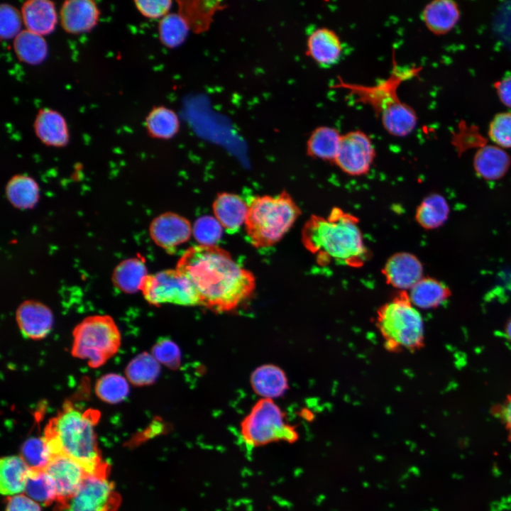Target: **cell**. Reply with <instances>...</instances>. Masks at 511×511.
<instances>
[{
  "label": "cell",
  "mask_w": 511,
  "mask_h": 511,
  "mask_svg": "<svg viewBox=\"0 0 511 511\" xmlns=\"http://www.w3.org/2000/svg\"><path fill=\"white\" fill-rule=\"evenodd\" d=\"M175 269L190 281L202 306L216 312L236 309L256 288L253 274L216 245L189 247Z\"/></svg>",
  "instance_id": "cell-1"
},
{
  "label": "cell",
  "mask_w": 511,
  "mask_h": 511,
  "mask_svg": "<svg viewBox=\"0 0 511 511\" xmlns=\"http://www.w3.org/2000/svg\"><path fill=\"white\" fill-rule=\"evenodd\" d=\"M358 223L356 216L338 207L332 209L326 217L312 215L302 230V244L322 265L334 261L361 267L368 252Z\"/></svg>",
  "instance_id": "cell-2"
},
{
  "label": "cell",
  "mask_w": 511,
  "mask_h": 511,
  "mask_svg": "<svg viewBox=\"0 0 511 511\" xmlns=\"http://www.w3.org/2000/svg\"><path fill=\"white\" fill-rule=\"evenodd\" d=\"M97 410L82 411L70 400L45 427L43 439L51 456H65L82 464L89 474L108 476V464L102 461L95 426Z\"/></svg>",
  "instance_id": "cell-3"
},
{
  "label": "cell",
  "mask_w": 511,
  "mask_h": 511,
  "mask_svg": "<svg viewBox=\"0 0 511 511\" xmlns=\"http://www.w3.org/2000/svg\"><path fill=\"white\" fill-rule=\"evenodd\" d=\"M245 229L256 248L272 247L294 225L301 209L285 190L275 196H255L250 200Z\"/></svg>",
  "instance_id": "cell-4"
},
{
  "label": "cell",
  "mask_w": 511,
  "mask_h": 511,
  "mask_svg": "<svg viewBox=\"0 0 511 511\" xmlns=\"http://www.w3.org/2000/svg\"><path fill=\"white\" fill-rule=\"evenodd\" d=\"M375 325L390 352H414L424 346L423 319L406 291L378 308Z\"/></svg>",
  "instance_id": "cell-5"
},
{
  "label": "cell",
  "mask_w": 511,
  "mask_h": 511,
  "mask_svg": "<svg viewBox=\"0 0 511 511\" xmlns=\"http://www.w3.org/2000/svg\"><path fill=\"white\" fill-rule=\"evenodd\" d=\"M72 354L99 368L114 356L121 345V334L114 319L108 315L84 319L73 330Z\"/></svg>",
  "instance_id": "cell-6"
},
{
  "label": "cell",
  "mask_w": 511,
  "mask_h": 511,
  "mask_svg": "<svg viewBox=\"0 0 511 511\" xmlns=\"http://www.w3.org/2000/svg\"><path fill=\"white\" fill-rule=\"evenodd\" d=\"M240 434L251 448L278 441L294 443L299 438L295 427L287 422L285 413L268 398L260 399L254 405L241 422Z\"/></svg>",
  "instance_id": "cell-7"
},
{
  "label": "cell",
  "mask_w": 511,
  "mask_h": 511,
  "mask_svg": "<svg viewBox=\"0 0 511 511\" xmlns=\"http://www.w3.org/2000/svg\"><path fill=\"white\" fill-rule=\"evenodd\" d=\"M141 291L150 304H174L202 306L200 298L190 281L176 269H168L148 275Z\"/></svg>",
  "instance_id": "cell-8"
},
{
  "label": "cell",
  "mask_w": 511,
  "mask_h": 511,
  "mask_svg": "<svg viewBox=\"0 0 511 511\" xmlns=\"http://www.w3.org/2000/svg\"><path fill=\"white\" fill-rule=\"evenodd\" d=\"M107 476L89 474L72 496L56 502L54 511H116L121 499Z\"/></svg>",
  "instance_id": "cell-9"
},
{
  "label": "cell",
  "mask_w": 511,
  "mask_h": 511,
  "mask_svg": "<svg viewBox=\"0 0 511 511\" xmlns=\"http://www.w3.org/2000/svg\"><path fill=\"white\" fill-rule=\"evenodd\" d=\"M375 155V148L368 136L355 130L341 136L334 163L346 174L361 176L370 170Z\"/></svg>",
  "instance_id": "cell-10"
},
{
  "label": "cell",
  "mask_w": 511,
  "mask_h": 511,
  "mask_svg": "<svg viewBox=\"0 0 511 511\" xmlns=\"http://www.w3.org/2000/svg\"><path fill=\"white\" fill-rule=\"evenodd\" d=\"M192 233L190 222L173 212L163 213L151 221L149 233L153 241L169 253L187 242Z\"/></svg>",
  "instance_id": "cell-11"
},
{
  "label": "cell",
  "mask_w": 511,
  "mask_h": 511,
  "mask_svg": "<svg viewBox=\"0 0 511 511\" xmlns=\"http://www.w3.org/2000/svg\"><path fill=\"white\" fill-rule=\"evenodd\" d=\"M45 470L55 483L56 502L72 496L89 474L82 464L65 456L52 457Z\"/></svg>",
  "instance_id": "cell-12"
},
{
  "label": "cell",
  "mask_w": 511,
  "mask_h": 511,
  "mask_svg": "<svg viewBox=\"0 0 511 511\" xmlns=\"http://www.w3.org/2000/svg\"><path fill=\"white\" fill-rule=\"evenodd\" d=\"M414 72H393L387 79L375 86H361L342 82L345 88L358 97V100L371 106L376 114H379L395 102L400 100L397 89L400 82Z\"/></svg>",
  "instance_id": "cell-13"
},
{
  "label": "cell",
  "mask_w": 511,
  "mask_h": 511,
  "mask_svg": "<svg viewBox=\"0 0 511 511\" xmlns=\"http://www.w3.org/2000/svg\"><path fill=\"white\" fill-rule=\"evenodd\" d=\"M382 273L387 284L406 291L423 278V265L414 254L398 252L387 260Z\"/></svg>",
  "instance_id": "cell-14"
},
{
  "label": "cell",
  "mask_w": 511,
  "mask_h": 511,
  "mask_svg": "<svg viewBox=\"0 0 511 511\" xmlns=\"http://www.w3.org/2000/svg\"><path fill=\"white\" fill-rule=\"evenodd\" d=\"M16 318L22 334L32 340L44 339L53 325V314L50 309L35 300L22 302L16 310Z\"/></svg>",
  "instance_id": "cell-15"
},
{
  "label": "cell",
  "mask_w": 511,
  "mask_h": 511,
  "mask_svg": "<svg viewBox=\"0 0 511 511\" xmlns=\"http://www.w3.org/2000/svg\"><path fill=\"white\" fill-rule=\"evenodd\" d=\"M60 21L67 33L77 34L93 28L98 21L99 11L90 0H69L62 5Z\"/></svg>",
  "instance_id": "cell-16"
},
{
  "label": "cell",
  "mask_w": 511,
  "mask_h": 511,
  "mask_svg": "<svg viewBox=\"0 0 511 511\" xmlns=\"http://www.w3.org/2000/svg\"><path fill=\"white\" fill-rule=\"evenodd\" d=\"M342 45L331 29L322 27L314 30L307 38V54L323 66L335 64L340 59Z\"/></svg>",
  "instance_id": "cell-17"
},
{
  "label": "cell",
  "mask_w": 511,
  "mask_h": 511,
  "mask_svg": "<svg viewBox=\"0 0 511 511\" xmlns=\"http://www.w3.org/2000/svg\"><path fill=\"white\" fill-rule=\"evenodd\" d=\"M212 208L214 217L223 229L234 233L245 224L248 204L238 194L222 192L216 195Z\"/></svg>",
  "instance_id": "cell-18"
},
{
  "label": "cell",
  "mask_w": 511,
  "mask_h": 511,
  "mask_svg": "<svg viewBox=\"0 0 511 511\" xmlns=\"http://www.w3.org/2000/svg\"><path fill=\"white\" fill-rule=\"evenodd\" d=\"M511 158L498 145H485L478 148L473 158L477 175L486 180L501 179L509 170Z\"/></svg>",
  "instance_id": "cell-19"
},
{
  "label": "cell",
  "mask_w": 511,
  "mask_h": 511,
  "mask_svg": "<svg viewBox=\"0 0 511 511\" xmlns=\"http://www.w3.org/2000/svg\"><path fill=\"white\" fill-rule=\"evenodd\" d=\"M461 16L456 2L451 0H434L422 10V19L427 28L435 35H444L457 24Z\"/></svg>",
  "instance_id": "cell-20"
},
{
  "label": "cell",
  "mask_w": 511,
  "mask_h": 511,
  "mask_svg": "<svg viewBox=\"0 0 511 511\" xmlns=\"http://www.w3.org/2000/svg\"><path fill=\"white\" fill-rule=\"evenodd\" d=\"M21 16L26 30L38 35L52 33L57 23L54 4L48 0H30L21 8Z\"/></svg>",
  "instance_id": "cell-21"
},
{
  "label": "cell",
  "mask_w": 511,
  "mask_h": 511,
  "mask_svg": "<svg viewBox=\"0 0 511 511\" xmlns=\"http://www.w3.org/2000/svg\"><path fill=\"white\" fill-rule=\"evenodd\" d=\"M38 138L47 145L62 147L68 142V130L63 116L56 111L43 109L34 123Z\"/></svg>",
  "instance_id": "cell-22"
},
{
  "label": "cell",
  "mask_w": 511,
  "mask_h": 511,
  "mask_svg": "<svg viewBox=\"0 0 511 511\" xmlns=\"http://www.w3.org/2000/svg\"><path fill=\"white\" fill-rule=\"evenodd\" d=\"M251 384L256 393L268 399L281 397L288 389L285 372L273 364L257 368L251 374Z\"/></svg>",
  "instance_id": "cell-23"
},
{
  "label": "cell",
  "mask_w": 511,
  "mask_h": 511,
  "mask_svg": "<svg viewBox=\"0 0 511 511\" xmlns=\"http://www.w3.org/2000/svg\"><path fill=\"white\" fill-rule=\"evenodd\" d=\"M451 296V289L445 283L429 277H423L409 293L412 304L423 309L437 308Z\"/></svg>",
  "instance_id": "cell-24"
},
{
  "label": "cell",
  "mask_w": 511,
  "mask_h": 511,
  "mask_svg": "<svg viewBox=\"0 0 511 511\" xmlns=\"http://www.w3.org/2000/svg\"><path fill=\"white\" fill-rule=\"evenodd\" d=\"M30 467L20 456H9L0 461V490L9 496L24 493Z\"/></svg>",
  "instance_id": "cell-25"
},
{
  "label": "cell",
  "mask_w": 511,
  "mask_h": 511,
  "mask_svg": "<svg viewBox=\"0 0 511 511\" xmlns=\"http://www.w3.org/2000/svg\"><path fill=\"white\" fill-rule=\"evenodd\" d=\"M385 130L393 136L404 137L411 133L417 124L415 111L399 100L379 115Z\"/></svg>",
  "instance_id": "cell-26"
},
{
  "label": "cell",
  "mask_w": 511,
  "mask_h": 511,
  "mask_svg": "<svg viewBox=\"0 0 511 511\" xmlns=\"http://www.w3.org/2000/svg\"><path fill=\"white\" fill-rule=\"evenodd\" d=\"M148 275L144 260L141 258L133 257L121 261L115 267L111 279L117 289L132 294L141 290Z\"/></svg>",
  "instance_id": "cell-27"
},
{
  "label": "cell",
  "mask_w": 511,
  "mask_h": 511,
  "mask_svg": "<svg viewBox=\"0 0 511 511\" xmlns=\"http://www.w3.org/2000/svg\"><path fill=\"white\" fill-rule=\"evenodd\" d=\"M341 136L333 127L322 126L312 131L307 141V153L309 156L334 162Z\"/></svg>",
  "instance_id": "cell-28"
},
{
  "label": "cell",
  "mask_w": 511,
  "mask_h": 511,
  "mask_svg": "<svg viewBox=\"0 0 511 511\" xmlns=\"http://www.w3.org/2000/svg\"><path fill=\"white\" fill-rule=\"evenodd\" d=\"M449 206L444 197L439 193H432L420 202L414 217L421 227L432 230L444 224L449 218Z\"/></svg>",
  "instance_id": "cell-29"
},
{
  "label": "cell",
  "mask_w": 511,
  "mask_h": 511,
  "mask_svg": "<svg viewBox=\"0 0 511 511\" xmlns=\"http://www.w3.org/2000/svg\"><path fill=\"white\" fill-rule=\"evenodd\" d=\"M6 197L19 209L33 208L40 198V189L35 180L26 175L13 176L6 185Z\"/></svg>",
  "instance_id": "cell-30"
},
{
  "label": "cell",
  "mask_w": 511,
  "mask_h": 511,
  "mask_svg": "<svg viewBox=\"0 0 511 511\" xmlns=\"http://www.w3.org/2000/svg\"><path fill=\"white\" fill-rule=\"evenodd\" d=\"M160 373V366L151 353L143 352L135 356L125 368L128 382L135 386L153 384Z\"/></svg>",
  "instance_id": "cell-31"
},
{
  "label": "cell",
  "mask_w": 511,
  "mask_h": 511,
  "mask_svg": "<svg viewBox=\"0 0 511 511\" xmlns=\"http://www.w3.org/2000/svg\"><path fill=\"white\" fill-rule=\"evenodd\" d=\"M13 48L18 58L30 65L40 64L48 54L43 36L28 30L21 31L14 38Z\"/></svg>",
  "instance_id": "cell-32"
},
{
  "label": "cell",
  "mask_w": 511,
  "mask_h": 511,
  "mask_svg": "<svg viewBox=\"0 0 511 511\" xmlns=\"http://www.w3.org/2000/svg\"><path fill=\"white\" fill-rule=\"evenodd\" d=\"M24 493L40 505L48 506L57 500L55 483L45 469L30 468Z\"/></svg>",
  "instance_id": "cell-33"
},
{
  "label": "cell",
  "mask_w": 511,
  "mask_h": 511,
  "mask_svg": "<svg viewBox=\"0 0 511 511\" xmlns=\"http://www.w3.org/2000/svg\"><path fill=\"white\" fill-rule=\"evenodd\" d=\"M145 125L149 134L153 137L169 139L178 132L180 121L176 113L172 109L158 106L148 114Z\"/></svg>",
  "instance_id": "cell-34"
},
{
  "label": "cell",
  "mask_w": 511,
  "mask_h": 511,
  "mask_svg": "<svg viewBox=\"0 0 511 511\" xmlns=\"http://www.w3.org/2000/svg\"><path fill=\"white\" fill-rule=\"evenodd\" d=\"M180 13L186 19L190 28L197 31L207 29L211 18L220 6L217 1H181Z\"/></svg>",
  "instance_id": "cell-35"
},
{
  "label": "cell",
  "mask_w": 511,
  "mask_h": 511,
  "mask_svg": "<svg viewBox=\"0 0 511 511\" xmlns=\"http://www.w3.org/2000/svg\"><path fill=\"white\" fill-rule=\"evenodd\" d=\"M190 27L179 13H168L161 18L158 26L159 38L167 48H173L184 43Z\"/></svg>",
  "instance_id": "cell-36"
},
{
  "label": "cell",
  "mask_w": 511,
  "mask_h": 511,
  "mask_svg": "<svg viewBox=\"0 0 511 511\" xmlns=\"http://www.w3.org/2000/svg\"><path fill=\"white\" fill-rule=\"evenodd\" d=\"M94 390L97 396L103 402L117 404L127 397L129 386L126 378L116 373H109L97 380Z\"/></svg>",
  "instance_id": "cell-37"
},
{
  "label": "cell",
  "mask_w": 511,
  "mask_h": 511,
  "mask_svg": "<svg viewBox=\"0 0 511 511\" xmlns=\"http://www.w3.org/2000/svg\"><path fill=\"white\" fill-rule=\"evenodd\" d=\"M21 456L33 469H45L52 458L42 436L28 439L22 446Z\"/></svg>",
  "instance_id": "cell-38"
},
{
  "label": "cell",
  "mask_w": 511,
  "mask_h": 511,
  "mask_svg": "<svg viewBox=\"0 0 511 511\" xmlns=\"http://www.w3.org/2000/svg\"><path fill=\"white\" fill-rule=\"evenodd\" d=\"M223 227L214 216L199 217L192 227V233L199 245L216 246L222 236Z\"/></svg>",
  "instance_id": "cell-39"
},
{
  "label": "cell",
  "mask_w": 511,
  "mask_h": 511,
  "mask_svg": "<svg viewBox=\"0 0 511 511\" xmlns=\"http://www.w3.org/2000/svg\"><path fill=\"white\" fill-rule=\"evenodd\" d=\"M490 139L502 148H511V111L495 115L488 127Z\"/></svg>",
  "instance_id": "cell-40"
},
{
  "label": "cell",
  "mask_w": 511,
  "mask_h": 511,
  "mask_svg": "<svg viewBox=\"0 0 511 511\" xmlns=\"http://www.w3.org/2000/svg\"><path fill=\"white\" fill-rule=\"evenodd\" d=\"M151 354L159 363L170 369H177L181 363V352L177 345L167 338L160 339L153 346Z\"/></svg>",
  "instance_id": "cell-41"
},
{
  "label": "cell",
  "mask_w": 511,
  "mask_h": 511,
  "mask_svg": "<svg viewBox=\"0 0 511 511\" xmlns=\"http://www.w3.org/2000/svg\"><path fill=\"white\" fill-rule=\"evenodd\" d=\"M22 21L21 14L16 8L7 4H1L0 9V35L1 39L15 38L21 31Z\"/></svg>",
  "instance_id": "cell-42"
},
{
  "label": "cell",
  "mask_w": 511,
  "mask_h": 511,
  "mask_svg": "<svg viewBox=\"0 0 511 511\" xmlns=\"http://www.w3.org/2000/svg\"><path fill=\"white\" fill-rule=\"evenodd\" d=\"M137 9L141 13L149 18H163L168 14L172 1L167 0H142L135 1Z\"/></svg>",
  "instance_id": "cell-43"
},
{
  "label": "cell",
  "mask_w": 511,
  "mask_h": 511,
  "mask_svg": "<svg viewBox=\"0 0 511 511\" xmlns=\"http://www.w3.org/2000/svg\"><path fill=\"white\" fill-rule=\"evenodd\" d=\"M491 411L504 427L507 438L511 441V390L501 402L491 408Z\"/></svg>",
  "instance_id": "cell-44"
},
{
  "label": "cell",
  "mask_w": 511,
  "mask_h": 511,
  "mask_svg": "<svg viewBox=\"0 0 511 511\" xmlns=\"http://www.w3.org/2000/svg\"><path fill=\"white\" fill-rule=\"evenodd\" d=\"M6 511H41L40 505L24 494L9 496Z\"/></svg>",
  "instance_id": "cell-45"
},
{
  "label": "cell",
  "mask_w": 511,
  "mask_h": 511,
  "mask_svg": "<svg viewBox=\"0 0 511 511\" xmlns=\"http://www.w3.org/2000/svg\"><path fill=\"white\" fill-rule=\"evenodd\" d=\"M495 88L501 103L511 108V74L496 82Z\"/></svg>",
  "instance_id": "cell-46"
},
{
  "label": "cell",
  "mask_w": 511,
  "mask_h": 511,
  "mask_svg": "<svg viewBox=\"0 0 511 511\" xmlns=\"http://www.w3.org/2000/svg\"><path fill=\"white\" fill-rule=\"evenodd\" d=\"M504 335L506 339L511 343V316L505 322L504 326Z\"/></svg>",
  "instance_id": "cell-47"
}]
</instances>
